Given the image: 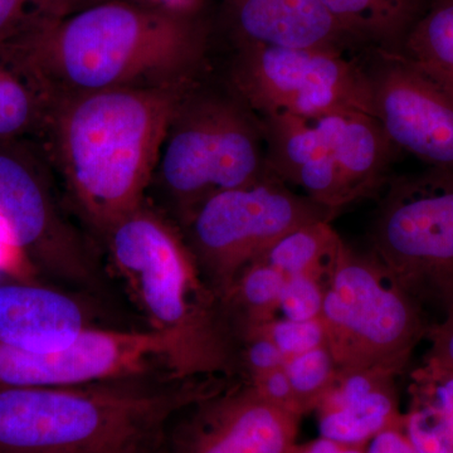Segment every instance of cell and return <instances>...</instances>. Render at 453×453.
<instances>
[{"instance_id":"1","label":"cell","mask_w":453,"mask_h":453,"mask_svg":"<svg viewBox=\"0 0 453 453\" xmlns=\"http://www.w3.org/2000/svg\"><path fill=\"white\" fill-rule=\"evenodd\" d=\"M198 3L101 0L33 42L25 64L53 100L110 89H180L211 67Z\"/></svg>"},{"instance_id":"2","label":"cell","mask_w":453,"mask_h":453,"mask_svg":"<svg viewBox=\"0 0 453 453\" xmlns=\"http://www.w3.org/2000/svg\"><path fill=\"white\" fill-rule=\"evenodd\" d=\"M184 88L110 89L55 100L44 135L49 157L67 203L97 238L145 204Z\"/></svg>"},{"instance_id":"3","label":"cell","mask_w":453,"mask_h":453,"mask_svg":"<svg viewBox=\"0 0 453 453\" xmlns=\"http://www.w3.org/2000/svg\"><path fill=\"white\" fill-rule=\"evenodd\" d=\"M228 384L153 375L0 386V453H160L175 417Z\"/></svg>"},{"instance_id":"4","label":"cell","mask_w":453,"mask_h":453,"mask_svg":"<svg viewBox=\"0 0 453 453\" xmlns=\"http://www.w3.org/2000/svg\"><path fill=\"white\" fill-rule=\"evenodd\" d=\"M98 240L151 330L174 342L179 380L241 378L240 334L178 225L146 202Z\"/></svg>"},{"instance_id":"5","label":"cell","mask_w":453,"mask_h":453,"mask_svg":"<svg viewBox=\"0 0 453 453\" xmlns=\"http://www.w3.org/2000/svg\"><path fill=\"white\" fill-rule=\"evenodd\" d=\"M271 174L261 119L210 67L173 107L146 199L180 228L211 196Z\"/></svg>"},{"instance_id":"6","label":"cell","mask_w":453,"mask_h":453,"mask_svg":"<svg viewBox=\"0 0 453 453\" xmlns=\"http://www.w3.org/2000/svg\"><path fill=\"white\" fill-rule=\"evenodd\" d=\"M267 165L275 177L338 214L380 192L396 153L371 113L336 111L314 119L261 118Z\"/></svg>"},{"instance_id":"7","label":"cell","mask_w":453,"mask_h":453,"mask_svg":"<svg viewBox=\"0 0 453 453\" xmlns=\"http://www.w3.org/2000/svg\"><path fill=\"white\" fill-rule=\"evenodd\" d=\"M339 371L403 372L427 336V312L372 251L342 243L320 315Z\"/></svg>"},{"instance_id":"8","label":"cell","mask_w":453,"mask_h":453,"mask_svg":"<svg viewBox=\"0 0 453 453\" xmlns=\"http://www.w3.org/2000/svg\"><path fill=\"white\" fill-rule=\"evenodd\" d=\"M371 229V251L414 300L453 305V173L429 168L392 178Z\"/></svg>"},{"instance_id":"9","label":"cell","mask_w":453,"mask_h":453,"mask_svg":"<svg viewBox=\"0 0 453 453\" xmlns=\"http://www.w3.org/2000/svg\"><path fill=\"white\" fill-rule=\"evenodd\" d=\"M335 219L333 211L268 175L203 203L180 226L205 281L220 297L243 270L300 226Z\"/></svg>"},{"instance_id":"10","label":"cell","mask_w":453,"mask_h":453,"mask_svg":"<svg viewBox=\"0 0 453 453\" xmlns=\"http://www.w3.org/2000/svg\"><path fill=\"white\" fill-rule=\"evenodd\" d=\"M365 56L267 46L234 47L220 74L259 118L288 115L314 119L348 110L374 116Z\"/></svg>"},{"instance_id":"11","label":"cell","mask_w":453,"mask_h":453,"mask_svg":"<svg viewBox=\"0 0 453 453\" xmlns=\"http://www.w3.org/2000/svg\"><path fill=\"white\" fill-rule=\"evenodd\" d=\"M55 168L13 142H0V235L40 273L77 288H96L95 244L65 213L56 192Z\"/></svg>"},{"instance_id":"12","label":"cell","mask_w":453,"mask_h":453,"mask_svg":"<svg viewBox=\"0 0 453 453\" xmlns=\"http://www.w3.org/2000/svg\"><path fill=\"white\" fill-rule=\"evenodd\" d=\"M165 375L178 380V351L164 334L89 327L70 347L29 353L0 344V386L68 387Z\"/></svg>"},{"instance_id":"13","label":"cell","mask_w":453,"mask_h":453,"mask_svg":"<svg viewBox=\"0 0 453 453\" xmlns=\"http://www.w3.org/2000/svg\"><path fill=\"white\" fill-rule=\"evenodd\" d=\"M374 116L396 151L453 173V88L398 55L369 52Z\"/></svg>"},{"instance_id":"14","label":"cell","mask_w":453,"mask_h":453,"mask_svg":"<svg viewBox=\"0 0 453 453\" xmlns=\"http://www.w3.org/2000/svg\"><path fill=\"white\" fill-rule=\"evenodd\" d=\"M300 419L234 380L179 413L160 453H294Z\"/></svg>"},{"instance_id":"15","label":"cell","mask_w":453,"mask_h":453,"mask_svg":"<svg viewBox=\"0 0 453 453\" xmlns=\"http://www.w3.org/2000/svg\"><path fill=\"white\" fill-rule=\"evenodd\" d=\"M222 19L234 47L318 50L351 57L369 53L321 0H223Z\"/></svg>"},{"instance_id":"16","label":"cell","mask_w":453,"mask_h":453,"mask_svg":"<svg viewBox=\"0 0 453 453\" xmlns=\"http://www.w3.org/2000/svg\"><path fill=\"white\" fill-rule=\"evenodd\" d=\"M395 372L365 369L339 371L316 407L321 437L365 447L386 429L402 431Z\"/></svg>"},{"instance_id":"17","label":"cell","mask_w":453,"mask_h":453,"mask_svg":"<svg viewBox=\"0 0 453 453\" xmlns=\"http://www.w3.org/2000/svg\"><path fill=\"white\" fill-rule=\"evenodd\" d=\"M89 327L85 310L70 295L32 282L0 286V344L53 353Z\"/></svg>"},{"instance_id":"18","label":"cell","mask_w":453,"mask_h":453,"mask_svg":"<svg viewBox=\"0 0 453 453\" xmlns=\"http://www.w3.org/2000/svg\"><path fill=\"white\" fill-rule=\"evenodd\" d=\"M402 432L418 453H453V372L425 357L411 374Z\"/></svg>"},{"instance_id":"19","label":"cell","mask_w":453,"mask_h":453,"mask_svg":"<svg viewBox=\"0 0 453 453\" xmlns=\"http://www.w3.org/2000/svg\"><path fill=\"white\" fill-rule=\"evenodd\" d=\"M368 52L398 55L432 0H321Z\"/></svg>"},{"instance_id":"20","label":"cell","mask_w":453,"mask_h":453,"mask_svg":"<svg viewBox=\"0 0 453 453\" xmlns=\"http://www.w3.org/2000/svg\"><path fill=\"white\" fill-rule=\"evenodd\" d=\"M55 100L32 71L0 55V142L46 135Z\"/></svg>"},{"instance_id":"21","label":"cell","mask_w":453,"mask_h":453,"mask_svg":"<svg viewBox=\"0 0 453 453\" xmlns=\"http://www.w3.org/2000/svg\"><path fill=\"white\" fill-rule=\"evenodd\" d=\"M342 243L344 241L330 220H319L300 226L277 241L262 256L261 261L276 268L286 279L309 276L326 286Z\"/></svg>"},{"instance_id":"22","label":"cell","mask_w":453,"mask_h":453,"mask_svg":"<svg viewBox=\"0 0 453 453\" xmlns=\"http://www.w3.org/2000/svg\"><path fill=\"white\" fill-rule=\"evenodd\" d=\"M101 0H0V53L20 59L64 18Z\"/></svg>"},{"instance_id":"23","label":"cell","mask_w":453,"mask_h":453,"mask_svg":"<svg viewBox=\"0 0 453 453\" xmlns=\"http://www.w3.org/2000/svg\"><path fill=\"white\" fill-rule=\"evenodd\" d=\"M398 56L453 88V0H432Z\"/></svg>"},{"instance_id":"24","label":"cell","mask_w":453,"mask_h":453,"mask_svg":"<svg viewBox=\"0 0 453 453\" xmlns=\"http://www.w3.org/2000/svg\"><path fill=\"white\" fill-rule=\"evenodd\" d=\"M286 277L265 261L255 262L235 279L223 297L241 342L262 325L277 318Z\"/></svg>"},{"instance_id":"25","label":"cell","mask_w":453,"mask_h":453,"mask_svg":"<svg viewBox=\"0 0 453 453\" xmlns=\"http://www.w3.org/2000/svg\"><path fill=\"white\" fill-rule=\"evenodd\" d=\"M303 414L315 411L338 372L327 345L288 357L283 365Z\"/></svg>"},{"instance_id":"26","label":"cell","mask_w":453,"mask_h":453,"mask_svg":"<svg viewBox=\"0 0 453 453\" xmlns=\"http://www.w3.org/2000/svg\"><path fill=\"white\" fill-rule=\"evenodd\" d=\"M255 332L265 334L268 339L273 340L276 347L288 357L326 345V334L320 318L308 321L276 318L262 325Z\"/></svg>"},{"instance_id":"27","label":"cell","mask_w":453,"mask_h":453,"mask_svg":"<svg viewBox=\"0 0 453 453\" xmlns=\"http://www.w3.org/2000/svg\"><path fill=\"white\" fill-rule=\"evenodd\" d=\"M325 285L309 276L286 279L279 301L277 318L292 321H308L320 318Z\"/></svg>"},{"instance_id":"28","label":"cell","mask_w":453,"mask_h":453,"mask_svg":"<svg viewBox=\"0 0 453 453\" xmlns=\"http://www.w3.org/2000/svg\"><path fill=\"white\" fill-rule=\"evenodd\" d=\"M288 357L265 334L255 332L241 344V380L252 381L285 365Z\"/></svg>"},{"instance_id":"29","label":"cell","mask_w":453,"mask_h":453,"mask_svg":"<svg viewBox=\"0 0 453 453\" xmlns=\"http://www.w3.org/2000/svg\"><path fill=\"white\" fill-rule=\"evenodd\" d=\"M250 383L270 403L288 411V412L297 414V416H303L283 366L276 369V371L267 372V374L262 375V377L250 381Z\"/></svg>"},{"instance_id":"30","label":"cell","mask_w":453,"mask_h":453,"mask_svg":"<svg viewBox=\"0 0 453 453\" xmlns=\"http://www.w3.org/2000/svg\"><path fill=\"white\" fill-rule=\"evenodd\" d=\"M426 339L431 342L429 356L453 372V305L440 321L431 324Z\"/></svg>"},{"instance_id":"31","label":"cell","mask_w":453,"mask_h":453,"mask_svg":"<svg viewBox=\"0 0 453 453\" xmlns=\"http://www.w3.org/2000/svg\"><path fill=\"white\" fill-rule=\"evenodd\" d=\"M365 453H418L411 445L401 429L380 432L365 446Z\"/></svg>"},{"instance_id":"32","label":"cell","mask_w":453,"mask_h":453,"mask_svg":"<svg viewBox=\"0 0 453 453\" xmlns=\"http://www.w3.org/2000/svg\"><path fill=\"white\" fill-rule=\"evenodd\" d=\"M294 453H365V447L349 446L320 437L303 446H296Z\"/></svg>"},{"instance_id":"33","label":"cell","mask_w":453,"mask_h":453,"mask_svg":"<svg viewBox=\"0 0 453 453\" xmlns=\"http://www.w3.org/2000/svg\"><path fill=\"white\" fill-rule=\"evenodd\" d=\"M157 2L168 3V4H186V3L196 2V0H157Z\"/></svg>"}]
</instances>
